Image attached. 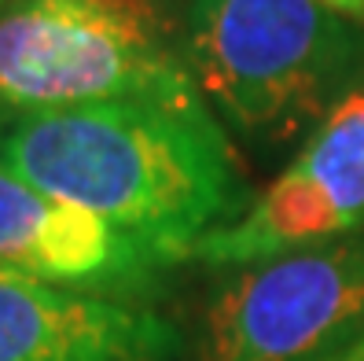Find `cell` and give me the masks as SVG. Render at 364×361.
Segmentation results:
<instances>
[{
	"instance_id": "277c9868",
	"label": "cell",
	"mask_w": 364,
	"mask_h": 361,
	"mask_svg": "<svg viewBox=\"0 0 364 361\" xmlns=\"http://www.w3.org/2000/svg\"><path fill=\"white\" fill-rule=\"evenodd\" d=\"M364 335V232L235 266L199 328V361H320Z\"/></svg>"
},
{
	"instance_id": "5b68a950",
	"label": "cell",
	"mask_w": 364,
	"mask_h": 361,
	"mask_svg": "<svg viewBox=\"0 0 364 361\" xmlns=\"http://www.w3.org/2000/svg\"><path fill=\"white\" fill-rule=\"evenodd\" d=\"M364 232V85L316 122L298 159L232 225L196 244L191 258L235 269Z\"/></svg>"
},
{
	"instance_id": "7a4b0ae2",
	"label": "cell",
	"mask_w": 364,
	"mask_h": 361,
	"mask_svg": "<svg viewBox=\"0 0 364 361\" xmlns=\"http://www.w3.org/2000/svg\"><path fill=\"white\" fill-rule=\"evenodd\" d=\"M184 59L235 130L280 144L350 93L364 37L320 0H188Z\"/></svg>"
},
{
	"instance_id": "6da1fadb",
	"label": "cell",
	"mask_w": 364,
	"mask_h": 361,
	"mask_svg": "<svg viewBox=\"0 0 364 361\" xmlns=\"http://www.w3.org/2000/svg\"><path fill=\"white\" fill-rule=\"evenodd\" d=\"M0 162L41 192L133 232L173 266L250 206L206 100H111L15 115L0 137Z\"/></svg>"
},
{
	"instance_id": "30bf717a",
	"label": "cell",
	"mask_w": 364,
	"mask_h": 361,
	"mask_svg": "<svg viewBox=\"0 0 364 361\" xmlns=\"http://www.w3.org/2000/svg\"><path fill=\"white\" fill-rule=\"evenodd\" d=\"M11 118H15V115L4 108V103H0V137H4V130H8V122H11Z\"/></svg>"
},
{
	"instance_id": "9c48e42d",
	"label": "cell",
	"mask_w": 364,
	"mask_h": 361,
	"mask_svg": "<svg viewBox=\"0 0 364 361\" xmlns=\"http://www.w3.org/2000/svg\"><path fill=\"white\" fill-rule=\"evenodd\" d=\"M320 361H364V335L353 339L350 347H342V350H335V354H328V357H320Z\"/></svg>"
},
{
	"instance_id": "ba28073f",
	"label": "cell",
	"mask_w": 364,
	"mask_h": 361,
	"mask_svg": "<svg viewBox=\"0 0 364 361\" xmlns=\"http://www.w3.org/2000/svg\"><path fill=\"white\" fill-rule=\"evenodd\" d=\"M320 4L346 15V19H364V0H320Z\"/></svg>"
},
{
	"instance_id": "8992f818",
	"label": "cell",
	"mask_w": 364,
	"mask_h": 361,
	"mask_svg": "<svg viewBox=\"0 0 364 361\" xmlns=\"http://www.w3.org/2000/svg\"><path fill=\"white\" fill-rule=\"evenodd\" d=\"M177 328L129 295L0 269V361H173Z\"/></svg>"
},
{
	"instance_id": "3957f363",
	"label": "cell",
	"mask_w": 364,
	"mask_h": 361,
	"mask_svg": "<svg viewBox=\"0 0 364 361\" xmlns=\"http://www.w3.org/2000/svg\"><path fill=\"white\" fill-rule=\"evenodd\" d=\"M111 100H203L166 0H4L0 103L11 115Z\"/></svg>"
},
{
	"instance_id": "8fae6325",
	"label": "cell",
	"mask_w": 364,
	"mask_h": 361,
	"mask_svg": "<svg viewBox=\"0 0 364 361\" xmlns=\"http://www.w3.org/2000/svg\"><path fill=\"white\" fill-rule=\"evenodd\" d=\"M0 8H4V0H0Z\"/></svg>"
},
{
	"instance_id": "52a82bcc",
	"label": "cell",
	"mask_w": 364,
	"mask_h": 361,
	"mask_svg": "<svg viewBox=\"0 0 364 361\" xmlns=\"http://www.w3.org/2000/svg\"><path fill=\"white\" fill-rule=\"evenodd\" d=\"M169 266L140 236L41 192L0 162V269L122 295L140 291Z\"/></svg>"
}]
</instances>
